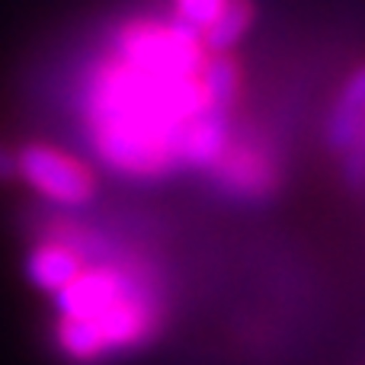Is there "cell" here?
I'll return each mask as SVG.
<instances>
[{
	"label": "cell",
	"instance_id": "6da1fadb",
	"mask_svg": "<svg viewBox=\"0 0 365 365\" xmlns=\"http://www.w3.org/2000/svg\"><path fill=\"white\" fill-rule=\"evenodd\" d=\"M119 64H106L90 96L103 160L122 173L154 177L182 167V138L205 109L202 36L170 19L135 23L119 36Z\"/></svg>",
	"mask_w": 365,
	"mask_h": 365
},
{
	"label": "cell",
	"instance_id": "7a4b0ae2",
	"mask_svg": "<svg viewBox=\"0 0 365 365\" xmlns=\"http://www.w3.org/2000/svg\"><path fill=\"white\" fill-rule=\"evenodd\" d=\"M55 298L61 314L58 346L74 362L93 365L113 353H128L158 334V298L125 269H87Z\"/></svg>",
	"mask_w": 365,
	"mask_h": 365
},
{
	"label": "cell",
	"instance_id": "3957f363",
	"mask_svg": "<svg viewBox=\"0 0 365 365\" xmlns=\"http://www.w3.org/2000/svg\"><path fill=\"white\" fill-rule=\"evenodd\" d=\"M16 170L36 192L51 199L55 205H87L93 199V177L71 154L48 145H26L16 151Z\"/></svg>",
	"mask_w": 365,
	"mask_h": 365
},
{
	"label": "cell",
	"instance_id": "277c9868",
	"mask_svg": "<svg viewBox=\"0 0 365 365\" xmlns=\"http://www.w3.org/2000/svg\"><path fill=\"white\" fill-rule=\"evenodd\" d=\"M362 128H365V64H359L343 81L340 93L334 96V106L327 113V128H324V141H327V148L334 154H346Z\"/></svg>",
	"mask_w": 365,
	"mask_h": 365
},
{
	"label": "cell",
	"instance_id": "5b68a950",
	"mask_svg": "<svg viewBox=\"0 0 365 365\" xmlns=\"http://www.w3.org/2000/svg\"><path fill=\"white\" fill-rule=\"evenodd\" d=\"M81 272H83L81 253L71 244H64V240H45V244L32 247L29 257H26L29 282L42 292H51V295L64 292Z\"/></svg>",
	"mask_w": 365,
	"mask_h": 365
},
{
	"label": "cell",
	"instance_id": "8992f818",
	"mask_svg": "<svg viewBox=\"0 0 365 365\" xmlns=\"http://www.w3.org/2000/svg\"><path fill=\"white\" fill-rule=\"evenodd\" d=\"M218 173H221V182L234 195H244V199H263L279 182V173L272 170L269 158L253 151V148H240V151L227 148L225 158L218 160Z\"/></svg>",
	"mask_w": 365,
	"mask_h": 365
},
{
	"label": "cell",
	"instance_id": "52a82bcc",
	"mask_svg": "<svg viewBox=\"0 0 365 365\" xmlns=\"http://www.w3.org/2000/svg\"><path fill=\"white\" fill-rule=\"evenodd\" d=\"M253 16H257V10H253L250 0H227L225 10L215 16V23L202 32L205 51L208 55H231L234 45L250 32Z\"/></svg>",
	"mask_w": 365,
	"mask_h": 365
},
{
	"label": "cell",
	"instance_id": "ba28073f",
	"mask_svg": "<svg viewBox=\"0 0 365 365\" xmlns=\"http://www.w3.org/2000/svg\"><path fill=\"white\" fill-rule=\"evenodd\" d=\"M202 93H205V103L212 109H221V113H231V106L237 103L240 93V68L231 55H208L205 64H202Z\"/></svg>",
	"mask_w": 365,
	"mask_h": 365
},
{
	"label": "cell",
	"instance_id": "9c48e42d",
	"mask_svg": "<svg viewBox=\"0 0 365 365\" xmlns=\"http://www.w3.org/2000/svg\"><path fill=\"white\" fill-rule=\"evenodd\" d=\"M225 4L227 0H173V19L192 29L195 36H202L215 23V16L225 10Z\"/></svg>",
	"mask_w": 365,
	"mask_h": 365
},
{
	"label": "cell",
	"instance_id": "30bf717a",
	"mask_svg": "<svg viewBox=\"0 0 365 365\" xmlns=\"http://www.w3.org/2000/svg\"><path fill=\"white\" fill-rule=\"evenodd\" d=\"M343 177L353 189H365V128L356 135L349 151L343 154Z\"/></svg>",
	"mask_w": 365,
	"mask_h": 365
},
{
	"label": "cell",
	"instance_id": "8fae6325",
	"mask_svg": "<svg viewBox=\"0 0 365 365\" xmlns=\"http://www.w3.org/2000/svg\"><path fill=\"white\" fill-rule=\"evenodd\" d=\"M13 177H19V170H16V154H13L10 148L0 145V182H4V180H13Z\"/></svg>",
	"mask_w": 365,
	"mask_h": 365
}]
</instances>
